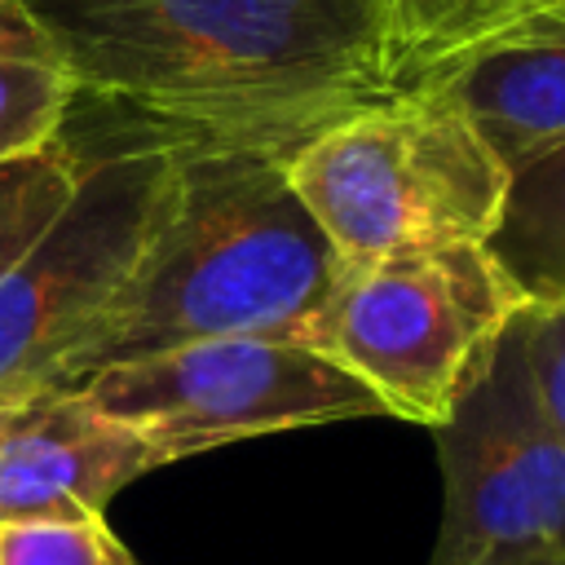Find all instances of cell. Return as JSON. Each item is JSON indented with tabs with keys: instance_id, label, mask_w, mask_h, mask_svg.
<instances>
[{
	"instance_id": "8fae6325",
	"label": "cell",
	"mask_w": 565,
	"mask_h": 565,
	"mask_svg": "<svg viewBox=\"0 0 565 565\" xmlns=\"http://www.w3.org/2000/svg\"><path fill=\"white\" fill-rule=\"evenodd\" d=\"M75 79L22 0H0V168L53 146L71 119Z\"/></svg>"
},
{
	"instance_id": "e0dca14e",
	"label": "cell",
	"mask_w": 565,
	"mask_h": 565,
	"mask_svg": "<svg viewBox=\"0 0 565 565\" xmlns=\"http://www.w3.org/2000/svg\"><path fill=\"white\" fill-rule=\"evenodd\" d=\"M521 565H565V561H552V556H539V561H521Z\"/></svg>"
},
{
	"instance_id": "2e32d148",
	"label": "cell",
	"mask_w": 565,
	"mask_h": 565,
	"mask_svg": "<svg viewBox=\"0 0 565 565\" xmlns=\"http://www.w3.org/2000/svg\"><path fill=\"white\" fill-rule=\"evenodd\" d=\"M26 406H31V397H0V437L22 419Z\"/></svg>"
},
{
	"instance_id": "277c9868",
	"label": "cell",
	"mask_w": 565,
	"mask_h": 565,
	"mask_svg": "<svg viewBox=\"0 0 565 565\" xmlns=\"http://www.w3.org/2000/svg\"><path fill=\"white\" fill-rule=\"evenodd\" d=\"M521 305L486 243H455L344 265L300 340L358 375L388 415L437 428Z\"/></svg>"
},
{
	"instance_id": "8992f818",
	"label": "cell",
	"mask_w": 565,
	"mask_h": 565,
	"mask_svg": "<svg viewBox=\"0 0 565 565\" xmlns=\"http://www.w3.org/2000/svg\"><path fill=\"white\" fill-rule=\"evenodd\" d=\"M75 393L141 428L172 463L243 437L388 415L358 375L305 340L282 335L177 344L102 366Z\"/></svg>"
},
{
	"instance_id": "30bf717a",
	"label": "cell",
	"mask_w": 565,
	"mask_h": 565,
	"mask_svg": "<svg viewBox=\"0 0 565 565\" xmlns=\"http://www.w3.org/2000/svg\"><path fill=\"white\" fill-rule=\"evenodd\" d=\"M486 252L521 300H565V141L508 172L503 212Z\"/></svg>"
},
{
	"instance_id": "5b68a950",
	"label": "cell",
	"mask_w": 565,
	"mask_h": 565,
	"mask_svg": "<svg viewBox=\"0 0 565 565\" xmlns=\"http://www.w3.org/2000/svg\"><path fill=\"white\" fill-rule=\"evenodd\" d=\"M163 172V146L115 141L79 154L66 207L0 274V397L66 388L75 353L137 265Z\"/></svg>"
},
{
	"instance_id": "ba28073f",
	"label": "cell",
	"mask_w": 565,
	"mask_h": 565,
	"mask_svg": "<svg viewBox=\"0 0 565 565\" xmlns=\"http://www.w3.org/2000/svg\"><path fill=\"white\" fill-rule=\"evenodd\" d=\"M163 463V446L84 393H40L0 437V525L102 516L110 494Z\"/></svg>"
},
{
	"instance_id": "7c38bea8",
	"label": "cell",
	"mask_w": 565,
	"mask_h": 565,
	"mask_svg": "<svg viewBox=\"0 0 565 565\" xmlns=\"http://www.w3.org/2000/svg\"><path fill=\"white\" fill-rule=\"evenodd\" d=\"M561 4L565 0H384L388 88L402 93L459 49Z\"/></svg>"
},
{
	"instance_id": "9c48e42d",
	"label": "cell",
	"mask_w": 565,
	"mask_h": 565,
	"mask_svg": "<svg viewBox=\"0 0 565 565\" xmlns=\"http://www.w3.org/2000/svg\"><path fill=\"white\" fill-rule=\"evenodd\" d=\"M406 88L441 93L494 159L516 172L565 141V4L459 49Z\"/></svg>"
},
{
	"instance_id": "4fadbf2b",
	"label": "cell",
	"mask_w": 565,
	"mask_h": 565,
	"mask_svg": "<svg viewBox=\"0 0 565 565\" xmlns=\"http://www.w3.org/2000/svg\"><path fill=\"white\" fill-rule=\"evenodd\" d=\"M75 181H79V154L62 137L0 168V274L66 207Z\"/></svg>"
},
{
	"instance_id": "7a4b0ae2",
	"label": "cell",
	"mask_w": 565,
	"mask_h": 565,
	"mask_svg": "<svg viewBox=\"0 0 565 565\" xmlns=\"http://www.w3.org/2000/svg\"><path fill=\"white\" fill-rule=\"evenodd\" d=\"M344 260L300 203L287 159L168 150L150 230L110 313L75 353L66 388L93 371L225 335L300 340Z\"/></svg>"
},
{
	"instance_id": "9a60e30c",
	"label": "cell",
	"mask_w": 565,
	"mask_h": 565,
	"mask_svg": "<svg viewBox=\"0 0 565 565\" xmlns=\"http://www.w3.org/2000/svg\"><path fill=\"white\" fill-rule=\"evenodd\" d=\"M516 318L534 402L565 441V300H525Z\"/></svg>"
},
{
	"instance_id": "3957f363",
	"label": "cell",
	"mask_w": 565,
	"mask_h": 565,
	"mask_svg": "<svg viewBox=\"0 0 565 565\" xmlns=\"http://www.w3.org/2000/svg\"><path fill=\"white\" fill-rule=\"evenodd\" d=\"M287 177L344 265L486 243L508 168L433 88L388 93L322 128Z\"/></svg>"
},
{
	"instance_id": "5bb4252c",
	"label": "cell",
	"mask_w": 565,
	"mask_h": 565,
	"mask_svg": "<svg viewBox=\"0 0 565 565\" xmlns=\"http://www.w3.org/2000/svg\"><path fill=\"white\" fill-rule=\"evenodd\" d=\"M0 565H137L102 516L0 525Z\"/></svg>"
},
{
	"instance_id": "52a82bcc",
	"label": "cell",
	"mask_w": 565,
	"mask_h": 565,
	"mask_svg": "<svg viewBox=\"0 0 565 565\" xmlns=\"http://www.w3.org/2000/svg\"><path fill=\"white\" fill-rule=\"evenodd\" d=\"M512 318L486 344L450 415L437 424L446 508L428 565H521L552 556L508 433Z\"/></svg>"
},
{
	"instance_id": "6da1fadb",
	"label": "cell",
	"mask_w": 565,
	"mask_h": 565,
	"mask_svg": "<svg viewBox=\"0 0 565 565\" xmlns=\"http://www.w3.org/2000/svg\"><path fill=\"white\" fill-rule=\"evenodd\" d=\"M137 146L291 159L388 97L384 0H22Z\"/></svg>"
}]
</instances>
